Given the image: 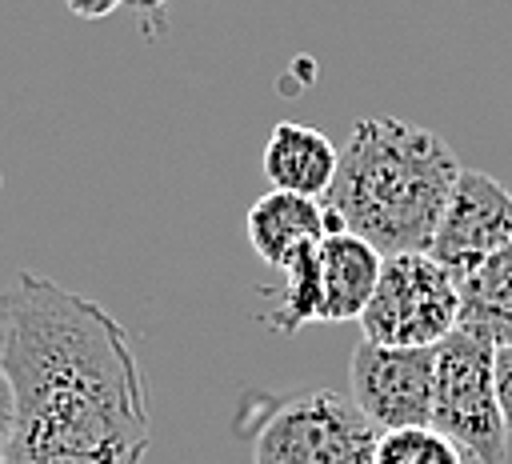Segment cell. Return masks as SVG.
Listing matches in <instances>:
<instances>
[{
  "label": "cell",
  "instance_id": "5bb4252c",
  "mask_svg": "<svg viewBox=\"0 0 512 464\" xmlns=\"http://www.w3.org/2000/svg\"><path fill=\"white\" fill-rule=\"evenodd\" d=\"M496 396H500V416L512 432V348L496 352Z\"/></svg>",
  "mask_w": 512,
  "mask_h": 464
},
{
  "label": "cell",
  "instance_id": "3957f363",
  "mask_svg": "<svg viewBox=\"0 0 512 464\" xmlns=\"http://www.w3.org/2000/svg\"><path fill=\"white\" fill-rule=\"evenodd\" d=\"M432 428L448 436L468 464L508 460V424L496 396V348L464 328L436 344Z\"/></svg>",
  "mask_w": 512,
  "mask_h": 464
},
{
  "label": "cell",
  "instance_id": "ba28073f",
  "mask_svg": "<svg viewBox=\"0 0 512 464\" xmlns=\"http://www.w3.org/2000/svg\"><path fill=\"white\" fill-rule=\"evenodd\" d=\"M328 232H344L336 224V216L324 208V200H308V196H292V192H264L260 200H252V208L244 212V236L252 244V252L268 264V268H288V260H296L304 248L320 244Z\"/></svg>",
  "mask_w": 512,
  "mask_h": 464
},
{
  "label": "cell",
  "instance_id": "52a82bcc",
  "mask_svg": "<svg viewBox=\"0 0 512 464\" xmlns=\"http://www.w3.org/2000/svg\"><path fill=\"white\" fill-rule=\"evenodd\" d=\"M508 244H512V192L488 172L464 168L428 256L444 264L456 280H464L472 268H480L488 256H496Z\"/></svg>",
  "mask_w": 512,
  "mask_h": 464
},
{
  "label": "cell",
  "instance_id": "7c38bea8",
  "mask_svg": "<svg viewBox=\"0 0 512 464\" xmlns=\"http://www.w3.org/2000/svg\"><path fill=\"white\" fill-rule=\"evenodd\" d=\"M320 244L304 248L284 268V288L276 308L268 312V324L276 332H296L304 324H320Z\"/></svg>",
  "mask_w": 512,
  "mask_h": 464
},
{
  "label": "cell",
  "instance_id": "30bf717a",
  "mask_svg": "<svg viewBox=\"0 0 512 464\" xmlns=\"http://www.w3.org/2000/svg\"><path fill=\"white\" fill-rule=\"evenodd\" d=\"M316 256H320V324L360 320L376 292L384 256L352 232H328Z\"/></svg>",
  "mask_w": 512,
  "mask_h": 464
},
{
  "label": "cell",
  "instance_id": "8992f818",
  "mask_svg": "<svg viewBox=\"0 0 512 464\" xmlns=\"http://www.w3.org/2000/svg\"><path fill=\"white\" fill-rule=\"evenodd\" d=\"M348 400L380 436L432 428L436 348H380L360 340L348 360Z\"/></svg>",
  "mask_w": 512,
  "mask_h": 464
},
{
  "label": "cell",
  "instance_id": "2e32d148",
  "mask_svg": "<svg viewBox=\"0 0 512 464\" xmlns=\"http://www.w3.org/2000/svg\"><path fill=\"white\" fill-rule=\"evenodd\" d=\"M0 332H4V308H0Z\"/></svg>",
  "mask_w": 512,
  "mask_h": 464
},
{
  "label": "cell",
  "instance_id": "277c9868",
  "mask_svg": "<svg viewBox=\"0 0 512 464\" xmlns=\"http://www.w3.org/2000/svg\"><path fill=\"white\" fill-rule=\"evenodd\" d=\"M376 440L380 432L348 396L308 388L264 412L252 432V464H372Z\"/></svg>",
  "mask_w": 512,
  "mask_h": 464
},
{
  "label": "cell",
  "instance_id": "9a60e30c",
  "mask_svg": "<svg viewBox=\"0 0 512 464\" xmlns=\"http://www.w3.org/2000/svg\"><path fill=\"white\" fill-rule=\"evenodd\" d=\"M12 428H16V392H12V380H8V372L0 364V452L12 440Z\"/></svg>",
  "mask_w": 512,
  "mask_h": 464
},
{
  "label": "cell",
  "instance_id": "4fadbf2b",
  "mask_svg": "<svg viewBox=\"0 0 512 464\" xmlns=\"http://www.w3.org/2000/svg\"><path fill=\"white\" fill-rule=\"evenodd\" d=\"M372 464H468V460L436 428H400L376 440Z\"/></svg>",
  "mask_w": 512,
  "mask_h": 464
},
{
  "label": "cell",
  "instance_id": "9c48e42d",
  "mask_svg": "<svg viewBox=\"0 0 512 464\" xmlns=\"http://www.w3.org/2000/svg\"><path fill=\"white\" fill-rule=\"evenodd\" d=\"M336 164H340V148L320 128L296 124V120H280L268 132V144L260 156V168L276 192H292L308 200L328 196L336 180Z\"/></svg>",
  "mask_w": 512,
  "mask_h": 464
},
{
  "label": "cell",
  "instance_id": "6da1fadb",
  "mask_svg": "<svg viewBox=\"0 0 512 464\" xmlns=\"http://www.w3.org/2000/svg\"><path fill=\"white\" fill-rule=\"evenodd\" d=\"M0 308V364L16 392L8 464H144L152 416L132 332L40 272H16Z\"/></svg>",
  "mask_w": 512,
  "mask_h": 464
},
{
  "label": "cell",
  "instance_id": "e0dca14e",
  "mask_svg": "<svg viewBox=\"0 0 512 464\" xmlns=\"http://www.w3.org/2000/svg\"><path fill=\"white\" fill-rule=\"evenodd\" d=\"M0 464H8V456H4V452H0Z\"/></svg>",
  "mask_w": 512,
  "mask_h": 464
},
{
  "label": "cell",
  "instance_id": "8fae6325",
  "mask_svg": "<svg viewBox=\"0 0 512 464\" xmlns=\"http://www.w3.org/2000/svg\"><path fill=\"white\" fill-rule=\"evenodd\" d=\"M460 328L496 352L512 348V244L460 280Z\"/></svg>",
  "mask_w": 512,
  "mask_h": 464
},
{
  "label": "cell",
  "instance_id": "7a4b0ae2",
  "mask_svg": "<svg viewBox=\"0 0 512 464\" xmlns=\"http://www.w3.org/2000/svg\"><path fill=\"white\" fill-rule=\"evenodd\" d=\"M460 172L456 152L432 128L400 116H364L340 148L324 208L380 256L428 252Z\"/></svg>",
  "mask_w": 512,
  "mask_h": 464
},
{
  "label": "cell",
  "instance_id": "5b68a950",
  "mask_svg": "<svg viewBox=\"0 0 512 464\" xmlns=\"http://www.w3.org/2000/svg\"><path fill=\"white\" fill-rule=\"evenodd\" d=\"M460 328V280L428 252L384 256L360 332L380 348H436Z\"/></svg>",
  "mask_w": 512,
  "mask_h": 464
}]
</instances>
